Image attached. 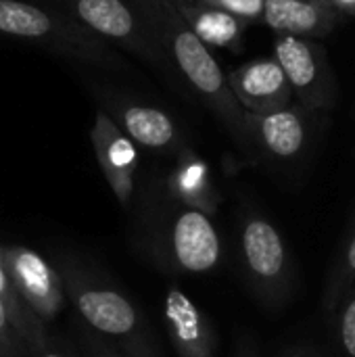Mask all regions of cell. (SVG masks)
Listing matches in <instances>:
<instances>
[{
	"instance_id": "cell-16",
	"label": "cell",
	"mask_w": 355,
	"mask_h": 357,
	"mask_svg": "<svg viewBox=\"0 0 355 357\" xmlns=\"http://www.w3.org/2000/svg\"><path fill=\"white\" fill-rule=\"evenodd\" d=\"M174 8L184 19V23L190 27V31L205 46L239 50L247 21H243L226 10L213 8L209 4H201L195 0L178 2V4H174Z\"/></svg>"
},
{
	"instance_id": "cell-23",
	"label": "cell",
	"mask_w": 355,
	"mask_h": 357,
	"mask_svg": "<svg viewBox=\"0 0 355 357\" xmlns=\"http://www.w3.org/2000/svg\"><path fill=\"white\" fill-rule=\"evenodd\" d=\"M236 357H259V354H257V345H255L249 337L241 339V341H239V354H236Z\"/></svg>"
},
{
	"instance_id": "cell-15",
	"label": "cell",
	"mask_w": 355,
	"mask_h": 357,
	"mask_svg": "<svg viewBox=\"0 0 355 357\" xmlns=\"http://www.w3.org/2000/svg\"><path fill=\"white\" fill-rule=\"evenodd\" d=\"M176 163L167 176V195L174 203L213 215L220 195L211 182L207 163L186 144L174 155Z\"/></svg>"
},
{
	"instance_id": "cell-19",
	"label": "cell",
	"mask_w": 355,
	"mask_h": 357,
	"mask_svg": "<svg viewBox=\"0 0 355 357\" xmlns=\"http://www.w3.org/2000/svg\"><path fill=\"white\" fill-rule=\"evenodd\" d=\"M0 357H31L17 331L13 328L8 314L0 301Z\"/></svg>"
},
{
	"instance_id": "cell-4",
	"label": "cell",
	"mask_w": 355,
	"mask_h": 357,
	"mask_svg": "<svg viewBox=\"0 0 355 357\" xmlns=\"http://www.w3.org/2000/svg\"><path fill=\"white\" fill-rule=\"evenodd\" d=\"M52 8L63 10L82 27L105 40L121 46L142 59L161 73L176 77V71L163 52L161 44L149 29L140 10L132 0H44Z\"/></svg>"
},
{
	"instance_id": "cell-7",
	"label": "cell",
	"mask_w": 355,
	"mask_h": 357,
	"mask_svg": "<svg viewBox=\"0 0 355 357\" xmlns=\"http://www.w3.org/2000/svg\"><path fill=\"white\" fill-rule=\"evenodd\" d=\"M276 61L303 109H328L337 100V84L326 50L308 40L278 36Z\"/></svg>"
},
{
	"instance_id": "cell-22",
	"label": "cell",
	"mask_w": 355,
	"mask_h": 357,
	"mask_svg": "<svg viewBox=\"0 0 355 357\" xmlns=\"http://www.w3.org/2000/svg\"><path fill=\"white\" fill-rule=\"evenodd\" d=\"M84 347L88 351V357H126L117 347H113L111 343H107L92 331L84 335Z\"/></svg>"
},
{
	"instance_id": "cell-9",
	"label": "cell",
	"mask_w": 355,
	"mask_h": 357,
	"mask_svg": "<svg viewBox=\"0 0 355 357\" xmlns=\"http://www.w3.org/2000/svg\"><path fill=\"white\" fill-rule=\"evenodd\" d=\"M100 102L103 111L134 144L174 155L184 146L176 121L163 109L111 92H100Z\"/></svg>"
},
{
	"instance_id": "cell-14",
	"label": "cell",
	"mask_w": 355,
	"mask_h": 357,
	"mask_svg": "<svg viewBox=\"0 0 355 357\" xmlns=\"http://www.w3.org/2000/svg\"><path fill=\"white\" fill-rule=\"evenodd\" d=\"M247 130L251 144H259L276 159L297 157L308 140V128L301 109L291 105L268 115L247 113Z\"/></svg>"
},
{
	"instance_id": "cell-3",
	"label": "cell",
	"mask_w": 355,
	"mask_h": 357,
	"mask_svg": "<svg viewBox=\"0 0 355 357\" xmlns=\"http://www.w3.org/2000/svg\"><path fill=\"white\" fill-rule=\"evenodd\" d=\"M0 36L40 44L65 59L100 69H126L111 44L82 27L59 8L29 0H0Z\"/></svg>"
},
{
	"instance_id": "cell-12",
	"label": "cell",
	"mask_w": 355,
	"mask_h": 357,
	"mask_svg": "<svg viewBox=\"0 0 355 357\" xmlns=\"http://www.w3.org/2000/svg\"><path fill=\"white\" fill-rule=\"evenodd\" d=\"M163 320L178 357H216L218 335L207 314L180 289L172 287L163 299Z\"/></svg>"
},
{
	"instance_id": "cell-24",
	"label": "cell",
	"mask_w": 355,
	"mask_h": 357,
	"mask_svg": "<svg viewBox=\"0 0 355 357\" xmlns=\"http://www.w3.org/2000/svg\"><path fill=\"white\" fill-rule=\"evenodd\" d=\"M337 15H355V0H328Z\"/></svg>"
},
{
	"instance_id": "cell-21",
	"label": "cell",
	"mask_w": 355,
	"mask_h": 357,
	"mask_svg": "<svg viewBox=\"0 0 355 357\" xmlns=\"http://www.w3.org/2000/svg\"><path fill=\"white\" fill-rule=\"evenodd\" d=\"M355 278V230L349 238V245H347V251H345V259H343V270L339 274H335V282L328 287L326 295H331L333 299L335 297H341L343 291H347L349 282Z\"/></svg>"
},
{
	"instance_id": "cell-10",
	"label": "cell",
	"mask_w": 355,
	"mask_h": 357,
	"mask_svg": "<svg viewBox=\"0 0 355 357\" xmlns=\"http://www.w3.org/2000/svg\"><path fill=\"white\" fill-rule=\"evenodd\" d=\"M90 140L100 172L107 184L111 186L115 199L123 207H130L136 188V174H138L136 144L117 128V123L103 109L94 117Z\"/></svg>"
},
{
	"instance_id": "cell-11",
	"label": "cell",
	"mask_w": 355,
	"mask_h": 357,
	"mask_svg": "<svg viewBox=\"0 0 355 357\" xmlns=\"http://www.w3.org/2000/svg\"><path fill=\"white\" fill-rule=\"evenodd\" d=\"M228 86L251 115H268L291 105L293 90L276 59H257L228 73Z\"/></svg>"
},
{
	"instance_id": "cell-1",
	"label": "cell",
	"mask_w": 355,
	"mask_h": 357,
	"mask_svg": "<svg viewBox=\"0 0 355 357\" xmlns=\"http://www.w3.org/2000/svg\"><path fill=\"white\" fill-rule=\"evenodd\" d=\"M146 21L149 29L167 54L174 71L197 94L207 109L224 123V128L243 146H251L247 130V111L234 98L228 79L213 59L211 50L190 31L184 19L169 2L132 0Z\"/></svg>"
},
{
	"instance_id": "cell-20",
	"label": "cell",
	"mask_w": 355,
	"mask_h": 357,
	"mask_svg": "<svg viewBox=\"0 0 355 357\" xmlns=\"http://www.w3.org/2000/svg\"><path fill=\"white\" fill-rule=\"evenodd\" d=\"M339 339L341 347L349 357H355V293L349 295L341 318H339Z\"/></svg>"
},
{
	"instance_id": "cell-5",
	"label": "cell",
	"mask_w": 355,
	"mask_h": 357,
	"mask_svg": "<svg viewBox=\"0 0 355 357\" xmlns=\"http://www.w3.org/2000/svg\"><path fill=\"white\" fill-rule=\"evenodd\" d=\"M172 205L161 230V251L167 264L184 274L216 270L222 259V243L211 215L174 201Z\"/></svg>"
},
{
	"instance_id": "cell-25",
	"label": "cell",
	"mask_w": 355,
	"mask_h": 357,
	"mask_svg": "<svg viewBox=\"0 0 355 357\" xmlns=\"http://www.w3.org/2000/svg\"><path fill=\"white\" fill-rule=\"evenodd\" d=\"M33 357H69L65 351H61L54 343H52V339L42 347V349H38L36 354H33Z\"/></svg>"
},
{
	"instance_id": "cell-8",
	"label": "cell",
	"mask_w": 355,
	"mask_h": 357,
	"mask_svg": "<svg viewBox=\"0 0 355 357\" xmlns=\"http://www.w3.org/2000/svg\"><path fill=\"white\" fill-rule=\"evenodd\" d=\"M0 255L23 303L42 324L52 322L65 305V291L56 268L40 253L19 245L0 247Z\"/></svg>"
},
{
	"instance_id": "cell-6",
	"label": "cell",
	"mask_w": 355,
	"mask_h": 357,
	"mask_svg": "<svg viewBox=\"0 0 355 357\" xmlns=\"http://www.w3.org/2000/svg\"><path fill=\"white\" fill-rule=\"evenodd\" d=\"M241 253L253 291L266 303H278L289 289V255L280 232L262 215H249L241 230Z\"/></svg>"
},
{
	"instance_id": "cell-17",
	"label": "cell",
	"mask_w": 355,
	"mask_h": 357,
	"mask_svg": "<svg viewBox=\"0 0 355 357\" xmlns=\"http://www.w3.org/2000/svg\"><path fill=\"white\" fill-rule=\"evenodd\" d=\"M0 301H2V305H4V310L8 314V320H10L13 328L19 335V339L27 347L29 356L33 357V354L38 349H42L50 341V337H48L46 324H42L33 316V312L23 303L19 291L15 289L13 280L8 278V274L4 270L2 255H0Z\"/></svg>"
},
{
	"instance_id": "cell-26",
	"label": "cell",
	"mask_w": 355,
	"mask_h": 357,
	"mask_svg": "<svg viewBox=\"0 0 355 357\" xmlns=\"http://www.w3.org/2000/svg\"><path fill=\"white\" fill-rule=\"evenodd\" d=\"M140 2H169V4H178V2H188V0H140Z\"/></svg>"
},
{
	"instance_id": "cell-18",
	"label": "cell",
	"mask_w": 355,
	"mask_h": 357,
	"mask_svg": "<svg viewBox=\"0 0 355 357\" xmlns=\"http://www.w3.org/2000/svg\"><path fill=\"white\" fill-rule=\"evenodd\" d=\"M195 2L226 10L243 21H257L264 17V0H195Z\"/></svg>"
},
{
	"instance_id": "cell-2",
	"label": "cell",
	"mask_w": 355,
	"mask_h": 357,
	"mask_svg": "<svg viewBox=\"0 0 355 357\" xmlns=\"http://www.w3.org/2000/svg\"><path fill=\"white\" fill-rule=\"evenodd\" d=\"M65 295L71 299L84 326L107 343L117 345L126 357H163L157 337L142 312L117 289L92 276L69 257L59 261Z\"/></svg>"
},
{
	"instance_id": "cell-13",
	"label": "cell",
	"mask_w": 355,
	"mask_h": 357,
	"mask_svg": "<svg viewBox=\"0 0 355 357\" xmlns=\"http://www.w3.org/2000/svg\"><path fill=\"white\" fill-rule=\"evenodd\" d=\"M337 13L328 0H264V21L278 36L318 38L326 36L335 23Z\"/></svg>"
}]
</instances>
